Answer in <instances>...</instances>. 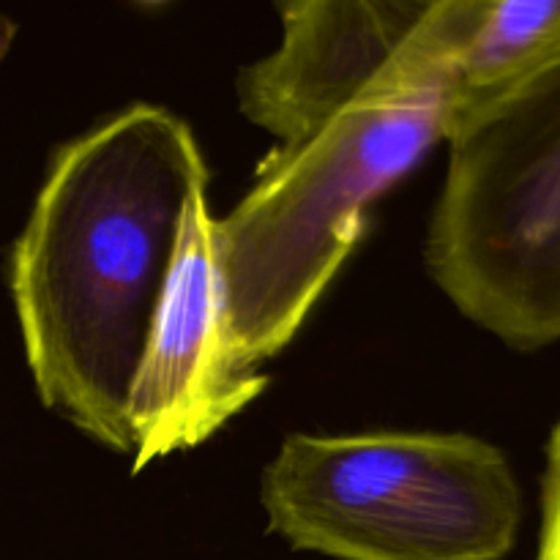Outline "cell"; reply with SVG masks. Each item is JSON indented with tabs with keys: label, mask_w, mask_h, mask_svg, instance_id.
<instances>
[{
	"label": "cell",
	"mask_w": 560,
	"mask_h": 560,
	"mask_svg": "<svg viewBox=\"0 0 560 560\" xmlns=\"http://www.w3.org/2000/svg\"><path fill=\"white\" fill-rule=\"evenodd\" d=\"M208 186L195 131L131 104L58 148L9 257L25 359L44 408L131 454L126 405L173 266Z\"/></svg>",
	"instance_id": "cell-1"
},
{
	"label": "cell",
	"mask_w": 560,
	"mask_h": 560,
	"mask_svg": "<svg viewBox=\"0 0 560 560\" xmlns=\"http://www.w3.org/2000/svg\"><path fill=\"white\" fill-rule=\"evenodd\" d=\"M446 82L383 88L312 140L273 148L255 186L213 219L228 331L244 370L288 348L364 235L377 197L443 137Z\"/></svg>",
	"instance_id": "cell-2"
},
{
	"label": "cell",
	"mask_w": 560,
	"mask_h": 560,
	"mask_svg": "<svg viewBox=\"0 0 560 560\" xmlns=\"http://www.w3.org/2000/svg\"><path fill=\"white\" fill-rule=\"evenodd\" d=\"M260 501L271 534L337 560H503L523 525L506 454L465 432L290 435Z\"/></svg>",
	"instance_id": "cell-3"
},
{
	"label": "cell",
	"mask_w": 560,
	"mask_h": 560,
	"mask_svg": "<svg viewBox=\"0 0 560 560\" xmlns=\"http://www.w3.org/2000/svg\"><path fill=\"white\" fill-rule=\"evenodd\" d=\"M448 142L427 268L503 345L550 348L560 342V60Z\"/></svg>",
	"instance_id": "cell-4"
},
{
	"label": "cell",
	"mask_w": 560,
	"mask_h": 560,
	"mask_svg": "<svg viewBox=\"0 0 560 560\" xmlns=\"http://www.w3.org/2000/svg\"><path fill=\"white\" fill-rule=\"evenodd\" d=\"M481 0H295L282 44L238 74V107L295 148L383 88L446 82Z\"/></svg>",
	"instance_id": "cell-5"
},
{
	"label": "cell",
	"mask_w": 560,
	"mask_h": 560,
	"mask_svg": "<svg viewBox=\"0 0 560 560\" xmlns=\"http://www.w3.org/2000/svg\"><path fill=\"white\" fill-rule=\"evenodd\" d=\"M266 386L268 377L244 370L230 345L213 217L200 189L184 208L173 266L131 381V470L200 446Z\"/></svg>",
	"instance_id": "cell-6"
},
{
	"label": "cell",
	"mask_w": 560,
	"mask_h": 560,
	"mask_svg": "<svg viewBox=\"0 0 560 560\" xmlns=\"http://www.w3.org/2000/svg\"><path fill=\"white\" fill-rule=\"evenodd\" d=\"M560 60V0H481L443 91L446 140L523 91Z\"/></svg>",
	"instance_id": "cell-7"
},
{
	"label": "cell",
	"mask_w": 560,
	"mask_h": 560,
	"mask_svg": "<svg viewBox=\"0 0 560 560\" xmlns=\"http://www.w3.org/2000/svg\"><path fill=\"white\" fill-rule=\"evenodd\" d=\"M536 560H560V419L547 441V468L541 481V530Z\"/></svg>",
	"instance_id": "cell-8"
}]
</instances>
